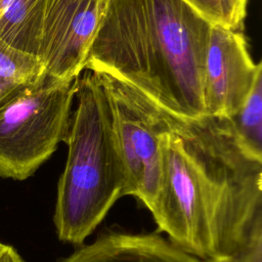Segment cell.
Returning a JSON list of instances; mask_svg holds the SVG:
<instances>
[{
  "mask_svg": "<svg viewBox=\"0 0 262 262\" xmlns=\"http://www.w3.org/2000/svg\"><path fill=\"white\" fill-rule=\"evenodd\" d=\"M146 99L163 160L149 209L159 229L201 260L234 253L262 220V161L242 147L228 117H179Z\"/></svg>",
  "mask_w": 262,
  "mask_h": 262,
  "instance_id": "1",
  "label": "cell"
},
{
  "mask_svg": "<svg viewBox=\"0 0 262 262\" xmlns=\"http://www.w3.org/2000/svg\"><path fill=\"white\" fill-rule=\"evenodd\" d=\"M212 25L184 0H107L84 70L110 75L176 116L201 117Z\"/></svg>",
  "mask_w": 262,
  "mask_h": 262,
  "instance_id": "2",
  "label": "cell"
},
{
  "mask_svg": "<svg viewBox=\"0 0 262 262\" xmlns=\"http://www.w3.org/2000/svg\"><path fill=\"white\" fill-rule=\"evenodd\" d=\"M82 73L64 141L69 154L58 182L54 213L59 239L76 245L92 233L123 196L125 187L106 95L94 72Z\"/></svg>",
  "mask_w": 262,
  "mask_h": 262,
  "instance_id": "3",
  "label": "cell"
},
{
  "mask_svg": "<svg viewBox=\"0 0 262 262\" xmlns=\"http://www.w3.org/2000/svg\"><path fill=\"white\" fill-rule=\"evenodd\" d=\"M228 118L242 147L262 161V73L241 107Z\"/></svg>",
  "mask_w": 262,
  "mask_h": 262,
  "instance_id": "11",
  "label": "cell"
},
{
  "mask_svg": "<svg viewBox=\"0 0 262 262\" xmlns=\"http://www.w3.org/2000/svg\"><path fill=\"white\" fill-rule=\"evenodd\" d=\"M45 76L38 56L13 48L0 39V108Z\"/></svg>",
  "mask_w": 262,
  "mask_h": 262,
  "instance_id": "10",
  "label": "cell"
},
{
  "mask_svg": "<svg viewBox=\"0 0 262 262\" xmlns=\"http://www.w3.org/2000/svg\"><path fill=\"white\" fill-rule=\"evenodd\" d=\"M223 25L232 30H241L247 11L248 0H220Z\"/></svg>",
  "mask_w": 262,
  "mask_h": 262,
  "instance_id": "13",
  "label": "cell"
},
{
  "mask_svg": "<svg viewBox=\"0 0 262 262\" xmlns=\"http://www.w3.org/2000/svg\"><path fill=\"white\" fill-rule=\"evenodd\" d=\"M95 74L106 95L112 131L125 172L123 195H134L150 209L163 172L157 121L142 94L110 75Z\"/></svg>",
  "mask_w": 262,
  "mask_h": 262,
  "instance_id": "5",
  "label": "cell"
},
{
  "mask_svg": "<svg viewBox=\"0 0 262 262\" xmlns=\"http://www.w3.org/2000/svg\"><path fill=\"white\" fill-rule=\"evenodd\" d=\"M212 24L223 25L220 0H184ZM224 26V25H223Z\"/></svg>",
  "mask_w": 262,
  "mask_h": 262,
  "instance_id": "14",
  "label": "cell"
},
{
  "mask_svg": "<svg viewBox=\"0 0 262 262\" xmlns=\"http://www.w3.org/2000/svg\"><path fill=\"white\" fill-rule=\"evenodd\" d=\"M77 88L45 76L0 108V177L27 179L66 141Z\"/></svg>",
  "mask_w": 262,
  "mask_h": 262,
  "instance_id": "4",
  "label": "cell"
},
{
  "mask_svg": "<svg viewBox=\"0 0 262 262\" xmlns=\"http://www.w3.org/2000/svg\"><path fill=\"white\" fill-rule=\"evenodd\" d=\"M0 262H25L17 252L8 245L0 243Z\"/></svg>",
  "mask_w": 262,
  "mask_h": 262,
  "instance_id": "15",
  "label": "cell"
},
{
  "mask_svg": "<svg viewBox=\"0 0 262 262\" xmlns=\"http://www.w3.org/2000/svg\"><path fill=\"white\" fill-rule=\"evenodd\" d=\"M61 262H202L157 234L111 233Z\"/></svg>",
  "mask_w": 262,
  "mask_h": 262,
  "instance_id": "8",
  "label": "cell"
},
{
  "mask_svg": "<svg viewBox=\"0 0 262 262\" xmlns=\"http://www.w3.org/2000/svg\"><path fill=\"white\" fill-rule=\"evenodd\" d=\"M261 73L262 64L253 61L244 34L213 24L203 74L205 115L232 116Z\"/></svg>",
  "mask_w": 262,
  "mask_h": 262,
  "instance_id": "7",
  "label": "cell"
},
{
  "mask_svg": "<svg viewBox=\"0 0 262 262\" xmlns=\"http://www.w3.org/2000/svg\"><path fill=\"white\" fill-rule=\"evenodd\" d=\"M202 262H262V220L255 225L247 242L237 251Z\"/></svg>",
  "mask_w": 262,
  "mask_h": 262,
  "instance_id": "12",
  "label": "cell"
},
{
  "mask_svg": "<svg viewBox=\"0 0 262 262\" xmlns=\"http://www.w3.org/2000/svg\"><path fill=\"white\" fill-rule=\"evenodd\" d=\"M106 1L48 0L38 54L46 76L60 81L80 77Z\"/></svg>",
  "mask_w": 262,
  "mask_h": 262,
  "instance_id": "6",
  "label": "cell"
},
{
  "mask_svg": "<svg viewBox=\"0 0 262 262\" xmlns=\"http://www.w3.org/2000/svg\"><path fill=\"white\" fill-rule=\"evenodd\" d=\"M48 0H0V39L38 56Z\"/></svg>",
  "mask_w": 262,
  "mask_h": 262,
  "instance_id": "9",
  "label": "cell"
}]
</instances>
